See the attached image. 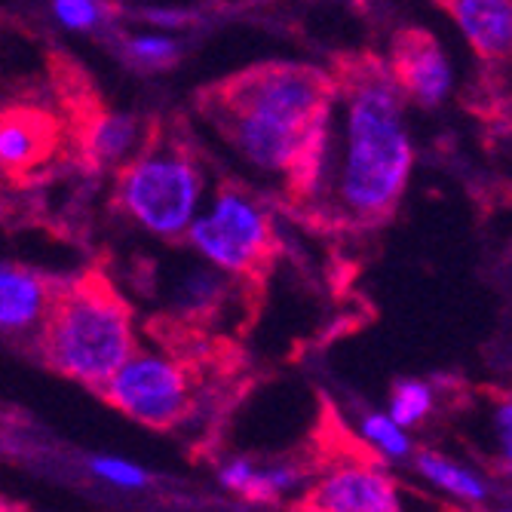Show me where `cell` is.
<instances>
[{
  "mask_svg": "<svg viewBox=\"0 0 512 512\" xmlns=\"http://www.w3.org/2000/svg\"><path fill=\"white\" fill-rule=\"evenodd\" d=\"M53 22L68 34H102L114 25L117 7L114 0H50Z\"/></svg>",
  "mask_w": 512,
  "mask_h": 512,
  "instance_id": "17",
  "label": "cell"
},
{
  "mask_svg": "<svg viewBox=\"0 0 512 512\" xmlns=\"http://www.w3.org/2000/svg\"><path fill=\"white\" fill-rule=\"evenodd\" d=\"M338 80L298 62L249 68L215 86L203 111L243 169L261 178H283L313 148L335 114Z\"/></svg>",
  "mask_w": 512,
  "mask_h": 512,
  "instance_id": "2",
  "label": "cell"
},
{
  "mask_svg": "<svg viewBox=\"0 0 512 512\" xmlns=\"http://www.w3.org/2000/svg\"><path fill=\"white\" fill-rule=\"evenodd\" d=\"M138 22L145 28H160V31H184L197 22V13L188 7H172V4H151L138 10Z\"/></svg>",
  "mask_w": 512,
  "mask_h": 512,
  "instance_id": "22",
  "label": "cell"
},
{
  "mask_svg": "<svg viewBox=\"0 0 512 512\" xmlns=\"http://www.w3.org/2000/svg\"><path fill=\"white\" fill-rule=\"evenodd\" d=\"M442 10L479 59L512 62V0H442Z\"/></svg>",
  "mask_w": 512,
  "mask_h": 512,
  "instance_id": "10",
  "label": "cell"
},
{
  "mask_svg": "<svg viewBox=\"0 0 512 512\" xmlns=\"http://www.w3.org/2000/svg\"><path fill=\"white\" fill-rule=\"evenodd\" d=\"M56 148V126L53 120L31 111L10 108L0 123V163L7 175H25L37 169Z\"/></svg>",
  "mask_w": 512,
  "mask_h": 512,
  "instance_id": "12",
  "label": "cell"
},
{
  "mask_svg": "<svg viewBox=\"0 0 512 512\" xmlns=\"http://www.w3.org/2000/svg\"><path fill=\"white\" fill-rule=\"evenodd\" d=\"M273 240L276 224L267 203H261V197L240 188V184H221L218 191L209 194L206 206L191 224L184 246L240 279L264 267L273 252Z\"/></svg>",
  "mask_w": 512,
  "mask_h": 512,
  "instance_id": "5",
  "label": "cell"
},
{
  "mask_svg": "<svg viewBox=\"0 0 512 512\" xmlns=\"http://www.w3.org/2000/svg\"><path fill=\"white\" fill-rule=\"evenodd\" d=\"M338 80L332 163L319 215L335 224L375 227L402 203L414 172L408 99L390 65L356 62Z\"/></svg>",
  "mask_w": 512,
  "mask_h": 512,
  "instance_id": "1",
  "label": "cell"
},
{
  "mask_svg": "<svg viewBox=\"0 0 512 512\" xmlns=\"http://www.w3.org/2000/svg\"><path fill=\"white\" fill-rule=\"evenodd\" d=\"M34 344L46 368L89 390H102L138 347L126 301L99 276L59 286Z\"/></svg>",
  "mask_w": 512,
  "mask_h": 512,
  "instance_id": "3",
  "label": "cell"
},
{
  "mask_svg": "<svg viewBox=\"0 0 512 512\" xmlns=\"http://www.w3.org/2000/svg\"><path fill=\"white\" fill-rule=\"evenodd\" d=\"M154 142L151 126L129 111H102L83 129V154L102 172H120Z\"/></svg>",
  "mask_w": 512,
  "mask_h": 512,
  "instance_id": "11",
  "label": "cell"
},
{
  "mask_svg": "<svg viewBox=\"0 0 512 512\" xmlns=\"http://www.w3.org/2000/svg\"><path fill=\"white\" fill-rule=\"evenodd\" d=\"M390 71L399 80L405 99L417 108H439L454 92V65L445 46L427 31H402L393 40Z\"/></svg>",
  "mask_w": 512,
  "mask_h": 512,
  "instance_id": "8",
  "label": "cell"
},
{
  "mask_svg": "<svg viewBox=\"0 0 512 512\" xmlns=\"http://www.w3.org/2000/svg\"><path fill=\"white\" fill-rule=\"evenodd\" d=\"M209 200V181L184 145L157 138L117 172L114 203L126 221L163 243H184Z\"/></svg>",
  "mask_w": 512,
  "mask_h": 512,
  "instance_id": "4",
  "label": "cell"
},
{
  "mask_svg": "<svg viewBox=\"0 0 512 512\" xmlns=\"http://www.w3.org/2000/svg\"><path fill=\"white\" fill-rule=\"evenodd\" d=\"M304 506L319 512H396L405 500L384 460L347 457L310 482Z\"/></svg>",
  "mask_w": 512,
  "mask_h": 512,
  "instance_id": "7",
  "label": "cell"
},
{
  "mask_svg": "<svg viewBox=\"0 0 512 512\" xmlns=\"http://www.w3.org/2000/svg\"><path fill=\"white\" fill-rule=\"evenodd\" d=\"M433 408H436V387L421 378L396 381L390 390V399H387V411L408 430L421 427L433 414Z\"/></svg>",
  "mask_w": 512,
  "mask_h": 512,
  "instance_id": "18",
  "label": "cell"
},
{
  "mask_svg": "<svg viewBox=\"0 0 512 512\" xmlns=\"http://www.w3.org/2000/svg\"><path fill=\"white\" fill-rule=\"evenodd\" d=\"M215 476H218V485H221L227 494H234V497H240V500H249L252 485H255V476H258V463H255L252 457H243V454L227 457V460L218 463Z\"/></svg>",
  "mask_w": 512,
  "mask_h": 512,
  "instance_id": "21",
  "label": "cell"
},
{
  "mask_svg": "<svg viewBox=\"0 0 512 512\" xmlns=\"http://www.w3.org/2000/svg\"><path fill=\"white\" fill-rule=\"evenodd\" d=\"M411 470L427 488L439 491L442 497H448L460 506H482L491 497V485L479 470H473L470 463L448 457L442 451L417 448L411 457Z\"/></svg>",
  "mask_w": 512,
  "mask_h": 512,
  "instance_id": "14",
  "label": "cell"
},
{
  "mask_svg": "<svg viewBox=\"0 0 512 512\" xmlns=\"http://www.w3.org/2000/svg\"><path fill=\"white\" fill-rule=\"evenodd\" d=\"M230 273H224L221 267L203 261L200 255L191 252V264H181L175 270V276L169 279L166 286V304L188 316V319H197V316H212L224 298H227V289H230Z\"/></svg>",
  "mask_w": 512,
  "mask_h": 512,
  "instance_id": "13",
  "label": "cell"
},
{
  "mask_svg": "<svg viewBox=\"0 0 512 512\" xmlns=\"http://www.w3.org/2000/svg\"><path fill=\"white\" fill-rule=\"evenodd\" d=\"M485 433H488V448L497 460V467L512 476V393L497 396L488 405Z\"/></svg>",
  "mask_w": 512,
  "mask_h": 512,
  "instance_id": "20",
  "label": "cell"
},
{
  "mask_svg": "<svg viewBox=\"0 0 512 512\" xmlns=\"http://www.w3.org/2000/svg\"><path fill=\"white\" fill-rule=\"evenodd\" d=\"M56 295L59 283H53L46 273L19 261H4L0 267V332L16 341H37Z\"/></svg>",
  "mask_w": 512,
  "mask_h": 512,
  "instance_id": "9",
  "label": "cell"
},
{
  "mask_svg": "<svg viewBox=\"0 0 512 512\" xmlns=\"http://www.w3.org/2000/svg\"><path fill=\"white\" fill-rule=\"evenodd\" d=\"M120 56L135 71L145 74L169 71L181 59V40L175 37V31H160V28L132 31L120 37Z\"/></svg>",
  "mask_w": 512,
  "mask_h": 512,
  "instance_id": "16",
  "label": "cell"
},
{
  "mask_svg": "<svg viewBox=\"0 0 512 512\" xmlns=\"http://www.w3.org/2000/svg\"><path fill=\"white\" fill-rule=\"evenodd\" d=\"M86 470L92 479H99L108 488L117 491H145L151 485V473L129 457L120 454H92L86 460Z\"/></svg>",
  "mask_w": 512,
  "mask_h": 512,
  "instance_id": "19",
  "label": "cell"
},
{
  "mask_svg": "<svg viewBox=\"0 0 512 512\" xmlns=\"http://www.w3.org/2000/svg\"><path fill=\"white\" fill-rule=\"evenodd\" d=\"M356 436L365 445V451H371L384 463H405L417 451L411 430L405 424H399L387 408L384 411H362L356 417Z\"/></svg>",
  "mask_w": 512,
  "mask_h": 512,
  "instance_id": "15",
  "label": "cell"
},
{
  "mask_svg": "<svg viewBox=\"0 0 512 512\" xmlns=\"http://www.w3.org/2000/svg\"><path fill=\"white\" fill-rule=\"evenodd\" d=\"M99 393L132 424L148 430H172L188 421L194 408L191 368L148 347H135Z\"/></svg>",
  "mask_w": 512,
  "mask_h": 512,
  "instance_id": "6",
  "label": "cell"
}]
</instances>
